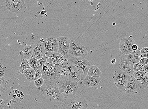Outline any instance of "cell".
Masks as SVG:
<instances>
[{
    "label": "cell",
    "mask_w": 148,
    "mask_h": 109,
    "mask_svg": "<svg viewBox=\"0 0 148 109\" xmlns=\"http://www.w3.org/2000/svg\"><path fill=\"white\" fill-rule=\"evenodd\" d=\"M38 93L53 102H64L65 98L60 92L56 80L44 81L42 86L37 88Z\"/></svg>",
    "instance_id": "1"
},
{
    "label": "cell",
    "mask_w": 148,
    "mask_h": 109,
    "mask_svg": "<svg viewBox=\"0 0 148 109\" xmlns=\"http://www.w3.org/2000/svg\"><path fill=\"white\" fill-rule=\"evenodd\" d=\"M57 85L60 93L65 99H71L76 96L79 89L77 83L68 80L57 82Z\"/></svg>",
    "instance_id": "2"
},
{
    "label": "cell",
    "mask_w": 148,
    "mask_h": 109,
    "mask_svg": "<svg viewBox=\"0 0 148 109\" xmlns=\"http://www.w3.org/2000/svg\"><path fill=\"white\" fill-rule=\"evenodd\" d=\"M68 61L77 68L80 76L81 80H83L87 75L90 64L84 57H77L71 58Z\"/></svg>",
    "instance_id": "3"
},
{
    "label": "cell",
    "mask_w": 148,
    "mask_h": 109,
    "mask_svg": "<svg viewBox=\"0 0 148 109\" xmlns=\"http://www.w3.org/2000/svg\"><path fill=\"white\" fill-rule=\"evenodd\" d=\"M87 102L80 96L71 99H65L62 104L61 109H87Z\"/></svg>",
    "instance_id": "4"
},
{
    "label": "cell",
    "mask_w": 148,
    "mask_h": 109,
    "mask_svg": "<svg viewBox=\"0 0 148 109\" xmlns=\"http://www.w3.org/2000/svg\"><path fill=\"white\" fill-rule=\"evenodd\" d=\"M88 52L86 47L80 43L74 40H71L67 54V59L81 57H85L87 55Z\"/></svg>",
    "instance_id": "5"
},
{
    "label": "cell",
    "mask_w": 148,
    "mask_h": 109,
    "mask_svg": "<svg viewBox=\"0 0 148 109\" xmlns=\"http://www.w3.org/2000/svg\"><path fill=\"white\" fill-rule=\"evenodd\" d=\"M129 75L119 70L115 72L112 76L113 83L119 90H124L128 82Z\"/></svg>",
    "instance_id": "6"
},
{
    "label": "cell",
    "mask_w": 148,
    "mask_h": 109,
    "mask_svg": "<svg viewBox=\"0 0 148 109\" xmlns=\"http://www.w3.org/2000/svg\"><path fill=\"white\" fill-rule=\"evenodd\" d=\"M60 66L67 70L69 74L68 81L78 83L81 80L80 74L77 68L68 61L62 63Z\"/></svg>",
    "instance_id": "7"
},
{
    "label": "cell",
    "mask_w": 148,
    "mask_h": 109,
    "mask_svg": "<svg viewBox=\"0 0 148 109\" xmlns=\"http://www.w3.org/2000/svg\"><path fill=\"white\" fill-rule=\"evenodd\" d=\"M46 63L49 67V69L46 71L40 70L42 74V77L44 81L56 80L57 72L60 69V66L47 62Z\"/></svg>",
    "instance_id": "8"
},
{
    "label": "cell",
    "mask_w": 148,
    "mask_h": 109,
    "mask_svg": "<svg viewBox=\"0 0 148 109\" xmlns=\"http://www.w3.org/2000/svg\"><path fill=\"white\" fill-rule=\"evenodd\" d=\"M45 54L47 63L59 66L68 61L67 59L58 52H46Z\"/></svg>",
    "instance_id": "9"
},
{
    "label": "cell",
    "mask_w": 148,
    "mask_h": 109,
    "mask_svg": "<svg viewBox=\"0 0 148 109\" xmlns=\"http://www.w3.org/2000/svg\"><path fill=\"white\" fill-rule=\"evenodd\" d=\"M140 81L137 80L132 75H129L124 90L126 94L132 95L136 93L140 88Z\"/></svg>",
    "instance_id": "10"
},
{
    "label": "cell",
    "mask_w": 148,
    "mask_h": 109,
    "mask_svg": "<svg viewBox=\"0 0 148 109\" xmlns=\"http://www.w3.org/2000/svg\"><path fill=\"white\" fill-rule=\"evenodd\" d=\"M58 44V52L67 59L71 40L66 37H59L57 39Z\"/></svg>",
    "instance_id": "11"
},
{
    "label": "cell",
    "mask_w": 148,
    "mask_h": 109,
    "mask_svg": "<svg viewBox=\"0 0 148 109\" xmlns=\"http://www.w3.org/2000/svg\"><path fill=\"white\" fill-rule=\"evenodd\" d=\"M135 44V40L130 36L125 37L120 40L119 43V49L122 54L126 55L132 52V46Z\"/></svg>",
    "instance_id": "12"
},
{
    "label": "cell",
    "mask_w": 148,
    "mask_h": 109,
    "mask_svg": "<svg viewBox=\"0 0 148 109\" xmlns=\"http://www.w3.org/2000/svg\"><path fill=\"white\" fill-rule=\"evenodd\" d=\"M25 0H6L5 4L7 9L13 13L20 11L25 4Z\"/></svg>",
    "instance_id": "13"
},
{
    "label": "cell",
    "mask_w": 148,
    "mask_h": 109,
    "mask_svg": "<svg viewBox=\"0 0 148 109\" xmlns=\"http://www.w3.org/2000/svg\"><path fill=\"white\" fill-rule=\"evenodd\" d=\"M42 44L46 52H58V44L57 39L47 38L44 40Z\"/></svg>",
    "instance_id": "14"
},
{
    "label": "cell",
    "mask_w": 148,
    "mask_h": 109,
    "mask_svg": "<svg viewBox=\"0 0 148 109\" xmlns=\"http://www.w3.org/2000/svg\"><path fill=\"white\" fill-rule=\"evenodd\" d=\"M134 64L130 62L125 58H123L119 63V69L129 75H132L134 73L133 67Z\"/></svg>",
    "instance_id": "15"
},
{
    "label": "cell",
    "mask_w": 148,
    "mask_h": 109,
    "mask_svg": "<svg viewBox=\"0 0 148 109\" xmlns=\"http://www.w3.org/2000/svg\"><path fill=\"white\" fill-rule=\"evenodd\" d=\"M101 80V78H95L87 76L82 80V82L87 87H97Z\"/></svg>",
    "instance_id": "16"
},
{
    "label": "cell",
    "mask_w": 148,
    "mask_h": 109,
    "mask_svg": "<svg viewBox=\"0 0 148 109\" xmlns=\"http://www.w3.org/2000/svg\"><path fill=\"white\" fill-rule=\"evenodd\" d=\"M33 46L32 45H27L23 48L20 51L19 56L21 61L27 59L33 55Z\"/></svg>",
    "instance_id": "17"
},
{
    "label": "cell",
    "mask_w": 148,
    "mask_h": 109,
    "mask_svg": "<svg viewBox=\"0 0 148 109\" xmlns=\"http://www.w3.org/2000/svg\"><path fill=\"white\" fill-rule=\"evenodd\" d=\"M140 49L138 48L135 51H132L130 53L124 56L125 58L130 62L133 64L139 63V61L143 57L141 55L140 52Z\"/></svg>",
    "instance_id": "18"
},
{
    "label": "cell",
    "mask_w": 148,
    "mask_h": 109,
    "mask_svg": "<svg viewBox=\"0 0 148 109\" xmlns=\"http://www.w3.org/2000/svg\"><path fill=\"white\" fill-rule=\"evenodd\" d=\"M46 53L42 44H38L33 46V56L35 59L39 60L42 59Z\"/></svg>",
    "instance_id": "19"
},
{
    "label": "cell",
    "mask_w": 148,
    "mask_h": 109,
    "mask_svg": "<svg viewBox=\"0 0 148 109\" xmlns=\"http://www.w3.org/2000/svg\"><path fill=\"white\" fill-rule=\"evenodd\" d=\"M60 69L57 72L56 74V81L57 82L60 80H68L69 76L67 70L63 67L60 66Z\"/></svg>",
    "instance_id": "20"
},
{
    "label": "cell",
    "mask_w": 148,
    "mask_h": 109,
    "mask_svg": "<svg viewBox=\"0 0 148 109\" xmlns=\"http://www.w3.org/2000/svg\"><path fill=\"white\" fill-rule=\"evenodd\" d=\"M102 75L101 71L95 65H92L89 67L87 76L95 78L100 77Z\"/></svg>",
    "instance_id": "21"
},
{
    "label": "cell",
    "mask_w": 148,
    "mask_h": 109,
    "mask_svg": "<svg viewBox=\"0 0 148 109\" xmlns=\"http://www.w3.org/2000/svg\"><path fill=\"white\" fill-rule=\"evenodd\" d=\"M36 71L32 68L27 69L23 72V74L25 76L27 81L32 82L34 81V74Z\"/></svg>",
    "instance_id": "22"
},
{
    "label": "cell",
    "mask_w": 148,
    "mask_h": 109,
    "mask_svg": "<svg viewBox=\"0 0 148 109\" xmlns=\"http://www.w3.org/2000/svg\"><path fill=\"white\" fill-rule=\"evenodd\" d=\"M19 67V74H23V72L25 70L32 68L30 67L27 59H23Z\"/></svg>",
    "instance_id": "23"
},
{
    "label": "cell",
    "mask_w": 148,
    "mask_h": 109,
    "mask_svg": "<svg viewBox=\"0 0 148 109\" xmlns=\"http://www.w3.org/2000/svg\"><path fill=\"white\" fill-rule=\"evenodd\" d=\"M148 73L146 74L143 79L140 81V88L143 90L148 87Z\"/></svg>",
    "instance_id": "24"
},
{
    "label": "cell",
    "mask_w": 148,
    "mask_h": 109,
    "mask_svg": "<svg viewBox=\"0 0 148 109\" xmlns=\"http://www.w3.org/2000/svg\"><path fill=\"white\" fill-rule=\"evenodd\" d=\"M30 67L34 69L36 71L39 69L38 68L36 64L37 60L33 57V56H31L29 59H27Z\"/></svg>",
    "instance_id": "25"
},
{
    "label": "cell",
    "mask_w": 148,
    "mask_h": 109,
    "mask_svg": "<svg viewBox=\"0 0 148 109\" xmlns=\"http://www.w3.org/2000/svg\"><path fill=\"white\" fill-rule=\"evenodd\" d=\"M146 74L143 70H141L134 72L132 76L137 80L140 81L143 79Z\"/></svg>",
    "instance_id": "26"
},
{
    "label": "cell",
    "mask_w": 148,
    "mask_h": 109,
    "mask_svg": "<svg viewBox=\"0 0 148 109\" xmlns=\"http://www.w3.org/2000/svg\"><path fill=\"white\" fill-rule=\"evenodd\" d=\"M7 83L8 81L5 77L0 78V95H1L4 92Z\"/></svg>",
    "instance_id": "27"
},
{
    "label": "cell",
    "mask_w": 148,
    "mask_h": 109,
    "mask_svg": "<svg viewBox=\"0 0 148 109\" xmlns=\"http://www.w3.org/2000/svg\"><path fill=\"white\" fill-rule=\"evenodd\" d=\"M47 62V60L45 54L42 59L38 60L36 61V64L38 68L40 69H42V67L45 65Z\"/></svg>",
    "instance_id": "28"
},
{
    "label": "cell",
    "mask_w": 148,
    "mask_h": 109,
    "mask_svg": "<svg viewBox=\"0 0 148 109\" xmlns=\"http://www.w3.org/2000/svg\"><path fill=\"white\" fill-rule=\"evenodd\" d=\"M34 81V84L37 88H39L42 87L44 83V80L42 77Z\"/></svg>",
    "instance_id": "29"
},
{
    "label": "cell",
    "mask_w": 148,
    "mask_h": 109,
    "mask_svg": "<svg viewBox=\"0 0 148 109\" xmlns=\"http://www.w3.org/2000/svg\"><path fill=\"white\" fill-rule=\"evenodd\" d=\"M143 66L140 65L139 63L134 64L133 67L134 72L143 70Z\"/></svg>",
    "instance_id": "30"
},
{
    "label": "cell",
    "mask_w": 148,
    "mask_h": 109,
    "mask_svg": "<svg viewBox=\"0 0 148 109\" xmlns=\"http://www.w3.org/2000/svg\"><path fill=\"white\" fill-rule=\"evenodd\" d=\"M42 74L40 69H39L37 70L34 74V81H35L42 77Z\"/></svg>",
    "instance_id": "31"
},
{
    "label": "cell",
    "mask_w": 148,
    "mask_h": 109,
    "mask_svg": "<svg viewBox=\"0 0 148 109\" xmlns=\"http://www.w3.org/2000/svg\"><path fill=\"white\" fill-rule=\"evenodd\" d=\"M5 68L0 62V78L4 77L5 74Z\"/></svg>",
    "instance_id": "32"
},
{
    "label": "cell",
    "mask_w": 148,
    "mask_h": 109,
    "mask_svg": "<svg viewBox=\"0 0 148 109\" xmlns=\"http://www.w3.org/2000/svg\"><path fill=\"white\" fill-rule=\"evenodd\" d=\"M148 52L147 47H143L142 49L140 50V51L141 55H143V54H148Z\"/></svg>",
    "instance_id": "33"
},
{
    "label": "cell",
    "mask_w": 148,
    "mask_h": 109,
    "mask_svg": "<svg viewBox=\"0 0 148 109\" xmlns=\"http://www.w3.org/2000/svg\"><path fill=\"white\" fill-rule=\"evenodd\" d=\"M5 101L0 98V109H4L5 106Z\"/></svg>",
    "instance_id": "34"
},
{
    "label": "cell",
    "mask_w": 148,
    "mask_h": 109,
    "mask_svg": "<svg viewBox=\"0 0 148 109\" xmlns=\"http://www.w3.org/2000/svg\"><path fill=\"white\" fill-rule=\"evenodd\" d=\"M148 59V58H147L145 57H143L142 58H141L140 60L139 63L140 65L143 66V65L144 63L145 62L146 60Z\"/></svg>",
    "instance_id": "35"
},
{
    "label": "cell",
    "mask_w": 148,
    "mask_h": 109,
    "mask_svg": "<svg viewBox=\"0 0 148 109\" xmlns=\"http://www.w3.org/2000/svg\"><path fill=\"white\" fill-rule=\"evenodd\" d=\"M148 64L144 65L143 67V70L146 73H148Z\"/></svg>",
    "instance_id": "36"
},
{
    "label": "cell",
    "mask_w": 148,
    "mask_h": 109,
    "mask_svg": "<svg viewBox=\"0 0 148 109\" xmlns=\"http://www.w3.org/2000/svg\"><path fill=\"white\" fill-rule=\"evenodd\" d=\"M138 47L136 44H134L132 47V51H135L137 50L138 49Z\"/></svg>",
    "instance_id": "37"
},
{
    "label": "cell",
    "mask_w": 148,
    "mask_h": 109,
    "mask_svg": "<svg viewBox=\"0 0 148 109\" xmlns=\"http://www.w3.org/2000/svg\"><path fill=\"white\" fill-rule=\"evenodd\" d=\"M38 13L39 14V15L38 14H37L36 13V16L38 18V19H41L43 17V16L41 15L40 13V12H38Z\"/></svg>",
    "instance_id": "38"
},
{
    "label": "cell",
    "mask_w": 148,
    "mask_h": 109,
    "mask_svg": "<svg viewBox=\"0 0 148 109\" xmlns=\"http://www.w3.org/2000/svg\"><path fill=\"white\" fill-rule=\"evenodd\" d=\"M4 109H14L12 107L11 105H6Z\"/></svg>",
    "instance_id": "39"
},
{
    "label": "cell",
    "mask_w": 148,
    "mask_h": 109,
    "mask_svg": "<svg viewBox=\"0 0 148 109\" xmlns=\"http://www.w3.org/2000/svg\"><path fill=\"white\" fill-rule=\"evenodd\" d=\"M40 13L41 15L42 16H43L44 15H45L46 16H47L46 12L43 9L42 10V11L40 12Z\"/></svg>",
    "instance_id": "40"
},
{
    "label": "cell",
    "mask_w": 148,
    "mask_h": 109,
    "mask_svg": "<svg viewBox=\"0 0 148 109\" xmlns=\"http://www.w3.org/2000/svg\"><path fill=\"white\" fill-rule=\"evenodd\" d=\"M111 63L112 64H114L116 63V59H112L111 61Z\"/></svg>",
    "instance_id": "41"
},
{
    "label": "cell",
    "mask_w": 148,
    "mask_h": 109,
    "mask_svg": "<svg viewBox=\"0 0 148 109\" xmlns=\"http://www.w3.org/2000/svg\"><path fill=\"white\" fill-rule=\"evenodd\" d=\"M20 93L18 89H16L14 91V93L16 94H19Z\"/></svg>",
    "instance_id": "42"
},
{
    "label": "cell",
    "mask_w": 148,
    "mask_h": 109,
    "mask_svg": "<svg viewBox=\"0 0 148 109\" xmlns=\"http://www.w3.org/2000/svg\"><path fill=\"white\" fill-rule=\"evenodd\" d=\"M148 59H147L146 60L145 62H144V64L143 65V66L144 65H146L148 64Z\"/></svg>",
    "instance_id": "43"
},
{
    "label": "cell",
    "mask_w": 148,
    "mask_h": 109,
    "mask_svg": "<svg viewBox=\"0 0 148 109\" xmlns=\"http://www.w3.org/2000/svg\"><path fill=\"white\" fill-rule=\"evenodd\" d=\"M20 94L21 95V97H22L24 96V94L22 92H21L20 93Z\"/></svg>",
    "instance_id": "44"
},
{
    "label": "cell",
    "mask_w": 148,
    "mask_h": 109,
    "mask_svg": "<svg viewBox=\"0 0 148 109\" xmlns=\"http://www.w3.org/2000/svg\"><path fill=\"white\" fill-rule=\"evenodd\" d=\"M44 40L43 38H41L40 39V42L41 43H42L43 42Z\"/></svg>",
    "instance_id": "45"
},
{
    "label": "cell",
    "mask_w": 148,
    "mask_h": 109,
    "mask_svg": "<svg viewBox=\"0 0 148 109\" xmlns=\"http://www.w3.org/2000/svg\"><path fill=\"white\" fill-rule=\"evenodd\" d=\"M13 97L14 99L16 98L17 97L16 95V94L14 95L13 96Z\"/></svg>",
    "instance_id": "46"
},
{
    "label": "cell",
    "mask_w": 148,
    "mask_h": 109,
    "mask_svg": "<svg viewBox=\"0 0 148 109\" xmlns=\"http://www.w3.org/2000/svg\"><path fill=\"white\" fill-rule=\"evenodd\" d=\"M17 97H21V95L20 94H18L16 95Z\"/></svg>",
    "instance_id": "47"
}]
</instances>
